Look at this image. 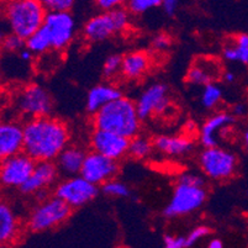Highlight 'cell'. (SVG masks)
<instances>
[{
  "label": "cell",
  "instance_id": "cell-16",
  "mask_svg": "<svg viewBox=\"0 0 248 248\" xmlns=\"http://www.w3.org/2000/svg\"><path fill=\"white\" fill-rule=\"evenodd\" d=\"M236 117L230 112H217L209 117L200 130V142L204 148L217 147L218 135L226 128L231 127Z\"/></svg>",
  "mask_w": 248,
  "mask_h": 248
},
{
  "label": "cell",
  "instance_id": "cell-35",
  "mask_svg": "<svg viewBox=\"0 0 248 248\" xmlns=\"http://www.w3.org/2000/svg\"><path fill=\"white\" fill-rule=\"evenodd\" d=\"M178 183H179V184H186V186L204 188L205 179L200 174H197V173L186 172L183 173V174L178 178Z\"/></svg>",
  "mask_w": 248,
  "mask_h": 248
},
{
  "label": "cell",
  "instance_id": "cell-12",
  "mask_svg": "<svg viewBox=\"0 0 248 248\" xmlns=\"http://www.w3.org/2000/svg\"><path fill=\"white\" fill-rule=\"evenodd\" d=\"M45 28L52 40V48L64 49L72 42L76 32V24L71 13H47Z\"/></svg>",
  "mask_w": 248,
  "mask_h": 248
},
{
  "label": "cell",
  "instance_id": "cell-5",
  "mask_svg": "<svg viewBox=\"0 0 248 248\" xmlns=\"http://www.w3.org/2000/svg\"><path fill=\"white\" fill-rule=\"evenodd\" d=\"M202 173L214 180L231 178L237 168V157L229 150L221 147L204 148L199 155Z\"/></svg>",
  "mask_w": 248,
  "mask_h": 248
},
{
  "label": "cell",
  "instance_id": "cell-8",
  "mask_svg": "<svg viewBox=\"0 0 248 248\" xmlns=\"http://www.w3.org/2000/svg\"><path fill=\"white\" fill-rule=\"evenodd\" d=\"M19 111L31 119L48 116L53 108L49 93L38 84H29L19 93L16 98Z\"/></svg>",
  "mask_w": 248,
  "mask_h": 248
},
{
  "label": "cell",
  "instance_id": "cell-1",
  "mask_svg": "<svg viewBox=\"0 0 248 248\" xmlns=\"http://www.w3.org/2000/svg\"><path fill=\"white\" fill-rule=\"evenodd\" d=\"M24 153L37 162H53L68 147L69 128L57 117L31 119L24 125Z\"/></svg>",
  "mask_w": 248,
  "mask_h": 248
},
{
  "label": "cell",
  "instance_id": "cell-29",
  "mask_svg": "<svg viewBox=\"0 0 248 248\" xmlns=\"http://www.w3.org/2000/svg\"><path fill=\"white\" fill-rule=\"evenodd\" d=\"M162 1H163V0H130V1L126 4V9H127L128 13H131V14L141 15L147 13V11H150L151 9L161 6Z\"/></svg>",
  "mask_w": 248,
  "mask_h": 248
},
{
  "label": "cell",
  "instance_id": "cell-9",
  "mask_svg": "<svg viewBox=\"0 0 248 248\" xmlns=\"http://www.w3.org/2000/svg\"><path fill=\"white\" fill-rule=\"evenodd\" d=\"M36 162L26 153L1 159L0 180L6 188H21L35 170Z\"/></svg>",
  "mask_w": 248,
  "mask_h": 248
},
{
  "label": "cell",
  "instance_id": "cell-45",
  "mask_svg": "<svg viewBox=\"0 0 248 248\" xmlns=\"http://www.w3.org/2000/svg\"><path fill=\"white\" fill-rule=\"evenodd\" d=\"M1 248H5V247H4V246H3V247H1Z\"/></svg>",
  "mask_w": 248,
  "mask_h": 248
},
{
  "label": "cell",
  "instance_id": "cell-4",
  "mask_svg": "<svg viewBox=\"0 0 248 248\" xmlns=\"http://www.w3.org/2000/svg\"><path fill=\"white\" fill-rule=\"evenodd\" d=\"M72 210L73 209L63 200L57 197H49L33 209L29 216L28 227L32 232H42L57 227L71 216Z\"/></svg>",
  "mask_w": 248,
  "mask_h": 248
},
{
  "label": "cell",
  "instance_id": "cell-6",
  "mask_svg": "<svg viewBox=\"0 0 248 248\" xmlns=\"http://www.w3.org/2000/svg\"><path fill=\"white\" fill-rule=\"evenodd\" d=\"M206 200V190L204 188L179 184L174 188L168 205L163 210L167 218L179 217L198 210Z\"/></svg>",
  "mask_w": 248,
  "mask_h": 248
},
{
  "label": "cell",
  "instance_id": "cell-23",
  "mask_svg": "<svg viewBox=\"0 0 248 248\" xmlns=\"http://www.w3.org/2000/svg\"><path fill=\"white\" fill-rule=\"evenodd\" d=\"M150 67V57L146 52H131L124 56L121 73L127 79H137Z\"/></svg>",
  "mask_w": 248,
  "mask_h": 248
},
{
  "label": "cell",
  "instance_id": "cell-37",
  "mask_svg": "<svg viewBox=\"0 0 248 248\" xmlns=\"http://www.w3.org/2000/svg\"><path fill=\"white\" fill-rule=\"evenodd\" d=\"M170 44H172L170 37L167 33H158L152 40V47L155 51H166L167 48H169Z\"/></svg>",
  "mask_w": 248,
  "mask_h": 248
},
{
  "label": "cell",
  "instance_id": "cell-30",
  "mask_svg": "<svg viewBox=\"0 0 248 248\" xmlns=\"http://www.w3.org/2000/svg\"><path fill=\"white\" fill-rule=\"evenodd\" d=\"M111 16L112 22H114L115 30L116 32H121V31L126 30L130 24V15H128V10L124 6H119V8L114 9L109 13Z\"/></svg>",
  "mask_w": 248,
  "mask_h": 248
},
{
  "label": "cell",
  "instance_id": "cell-15",
  "mask_svg": "<svg viewBox=\"0 0 248 248\" xmlns=\"http://www.w3.org/2000/svg\"><path fill=\"white\" fill-rule=\"evenodd\" d=\"M58 175V167L53 162H37L30 179L20 188V191L26 195L37 194L56 182Z\"/></svg>",
  "mask_w": 248,
  "mask_h": 248
},
{
  "label": "cell",
  "instance_id": "cell-19",
  "mask_svg": "<svg viewBox=\"0 0 248 248\" xmlns=\"http://www.w3.org/2000/svg\"><path fill=\"white\" fill-rule=\"evenodd\" d=\"M220 68L217 67L215 61L209 58H199L194 62L193 66L186 74V82L195 85L211 84L216 78H218Z\"/></svg>",
  "mask_w": 248,
  "mask_h": 248
},
{
  "label": "cell",
  "instance_id": "cell-44",
  "mask_svg": "<svg viewBox=\"0 0 248 248\" xmlns=\"http://www.w3.org/2000/svg\"><path fill=\"white\" fill-rule=\"evenodd\" d=\"M243 145H245V150L248 155V130H246L243 134Z\"/></svg>",
  "mask_w": 248,
  "mask_h": 248
},
{
  "label": "cell",
  "instance_id": "cell-25",
  "mask_svg": "<svg viewBox=\"0 0 248 248\" xmlns=\"http://www.w3.org/2000/svg\"><path fill=\"white\" fill-rule=\"evenodd\" d=\"M25 47L32 55H44L52 48V40L48 30L42 26L38 31H36L32 36L25 41Z\"/></svg>",
  "mask_w": 248,
  "mask_h": 248
},
{
  "label": "cell",
  "instance_id": "cell-14",
  "mask_svg": "<svg viewBox=\"0 0 248 248\" xmlns=\"http://www.w3.org/2000/svg\"><path fill=\"white\" fill-rule=\"evenodd\" d=\"M24 126L9 121L0 126V157L1 159L24 152Z\"/></svg>",
  "mask_w": 248,
  "mask_h": 248
},
{
  "label": "cell",
  "instance_id": "cell-27",
  "mask_svg": "<svg viewBox=\"0 0 248 248\" xmlns=\"http://www.w3.org/2000/svg\"><path fill=\"white\" fill-rule=\"evenodd\" d=\"M222 99V90L215 83L207 84L202 88L200 101L205 109H214Z\"/></svg>",
  "mask_w": 248,
  "mask_h": 248
},
{
  "label": "cell",
  "instance_id": "cell-18",
  "mask_svg": "<svg viewBox=\"0 0 248 248\" xmlns=\"http://www.w3.org/2000/svg\"><path fill=\"white\" fill-rule=\"evenodd\" d=\"M120 98H123L120 89L110 84H98L88 92L85 108L88 112L95 115L101 108Z\"/></svg>",
  "mask_w": 248,
  "mask_h": 248
},
{
  "label": "cell",
  "instance_id": "cell-17",
  "mask_svg": "<svg viewBox=\"0 0 248 248\" xmlns=\"http://www.w3.org/2000/svg\"><path fill=\"white\" fill-rule=\"evenodd\" d=\"M83 33H84L85 40L95 44V42L108 40L110 36L116 33V30H115L114 22H112L109 13H101V14L90 17L85 22Z\"/></svg>",
  "mask_w": 248,
  "mask_h": 248
},
{
  "label": "cell",
  "instance_id": "cell-13",
  "mask_svg": "<svg viewBox=\"0 0 248 248\" xmlns=\"http://www.w3.org/2000/svg\"><path fill=\"white\" fill-rule=\"evenodd\" d=\"M128 146H130V140L111 132L94 130L90 135L92 151L112 161L117 162L119 159L124 158L128 152Z\"/></svg>",
  "mask_w": 248,
  "mask_h": 248
},
{
  "label": "cell",
  "instance_id": "cell-7",
  "mask_svg": "<svg viewBox=\"0 0 248 248\" xmlns=\"http://www.w3.org/2000/svg\"><path fill=\"white\" fill-rule=\"evenodd\" d=\"M99 194V188L80 175L71 177L57 184L55 197L68 204L72 209L82 207L95 199Z\"/></svg>",
  "mask_w": 248,
  "mask_h": 248
},
{
  "label": "cell",
  "instance_id": "cell-2",
  "mask_svg": "<svg viewBox=\"0 0 248 248\" xmlns=\"http://www.w3.org/2000/svg\"><path fill=\"white\" fill-rule=\"evenodd\" d=\"M93 127L128 140L139 136L141 120L136 103L126 96L111 101L93 115Z\"/></svg>",
  "mask_w": 248,
  "mask_h": 248
},
{
  "label": "cell",
  "instance_id": "cell-36",
  "mask_svg": "<svg viewBox=\"0 0 248 248\" xmlns=\"http://www.w3.org/2000/svg\"><path fill=\"white\" fill-rule=\"evenodd\" d=\"M163 248H186V237L182 236H173V234H164Z\"/></svg>",
  "mask_w": 248,
  "mask_h": 248
},
{
  "label": "cell",
  "instance_id": "cell-38",
  "mask_svg": "<svg viewBox=\"0 0 248 248\" xmlns=\"http://www.w3.org/2000/svg\"><path fill=\"white\" fill-rule=\"evenodd\" d=\"M96 5L100 10H103V13H110L114 9L121 6V1L119 0H98Z\"/></svg>",
  "mask_w": 248,
  "mask_h": 248
},
{
  "label": "cell",
  "instance_id": "cell-24",
  "mask_svg": "<svg viewBox=\"0 0 248 248\" xmlns=\"http://www.w3.org/2000/svg\"><path fill=\"white\" fill-rule=\"evenodd\" d=\"M222 57L230 62L248 64V33H238L227 40L222 48Z\"/></svg>",
  "mask_w": 248,
  "mask_h": 248
},
{
  "label": "cell",
  "instance_id": "cell-22",
  "mask_svg": "<svg viewBox=\"0 0 248 248\" xmlns=\"http://www.w3.org/2000/svg\"><path fill=\"white\" fill-rule=\"evenodd\" d=\"M19 234V221L10 206L5 202L0 205V242L10 245Z\"/></svg>",
  "mask_w": 248,
  "mask_h": 248
},
{
  "label": "cell",
  "instance_id": "cell-28",
  "mask_svg": "<svg viewBox=\"0 0 248 248\" xmlns=\"http://www.w3.org/2000/svg\"><path fill=\"white\" fill-rule=\"evenodd\" d=\"M101 191L109 195V197L116 198H128L130 194H131V191H130V189H128V186H126L125 183L116 179H112L103 184L101 186Z\"/></svg>",
  "mask_w": 248,
  "mask_h": 248
},
{
  "label": "cell",
  "instance_id": "cell-39",
  "mask_svg": "<svg viewBox=\"0 0 248 248\" xmlns=\"http://www.w3.org/2000/svg\"><path fill=\"white\" fill-rule=\"evenodd\" d=\"M178 5H179V3H178L177 0H163L161 8L163 9L164 14L172 17L174 16L175 13H177Z\"/></svg>",
  "mask_w": 248,
  "mask_h": 248
},
{
  "label": "cell",
  "instance_id": "cell-34",
  "mask_svg": "<svg viewBox=\"0 0 248 248\" xmlns=\"http://www.w3.org/2000/svg\"><path fill=\"white\" fill-rule=\"evenodd\" d=\"M210 229L207 226H197L195 229L191 230L190 232L188 233V236L186 237V248L191 247L194 246L197 242H199L202 238L206 237L207 234L210 233Z\"/></svg>",
  "mask_w": 248,
  "mask_h": 248
},
{
  "label": "cell",
  "instance_id": "cell-33",
  "mask_svg": "<svg viewBox=\"0 0 248 248\" xmlns=\"http://www.w3.org/2000/svg\"><path fill=\"white\" fill-rule=\"evenodd\" d=\"M3 47L8 52H20L25 48V40H22L19 36L10 33L5 36L3 41Z\"/></svg>",
  "mask_w": 248,
  "mask_h": 248
},
{
  "label": "cell",
  "instance_id": "cell-43",
  "mask_svg": "<svg viewBox=\"0 0 248 248\" xmlns=\"http://www.w3.org/2000/svg\"><path fill=\"white\" fill-rule=\"evenodd\" d=\"M222 77H224V80L226 83H233L234 79H236V76L232 72H225Z\"/></svg>",
  "mask_w": 248,
  "mask_h": 248
},
{
  "label": "cell",
  "instance_id": "cell-11",
  "mask_svg": "<svg viewBox=\"0 0 248 248\" xmlns=\"http://www.w3.org/2000/svg\"><path fill=\"white\" fill-rule=\"evenodd\" d=\"M170 107V99L168 96V87L162 83L150 85L136 101L137 114L140 120L143 121L153 114H163Z\"/></svg>",
  "mask_w": 248,
  "mask_h": 248
},
{
  "label": "cell",
  "instance_id": "cell-41",
  "mask_svg": "<svg viewBox=\"0 0 248 248\" xmlns=\"http://www.w3.org/2000/svg\"><path fill=\"white\" fill-rule=\"evenodd\" d=\"M19 56L22 61H30L31 57H32V53L25 47L24 49H21V51L19 52Z\"/></svg>",
  "mask_w": 248,
  "mask_h": 248
},
{
  "label": "cell",
  "instance_id": "cell-3",
  "mask_svg": "<svg viewBox=\"0 0 248 248\" xmlns=\"http://www.w3.org/2000/svg\"><path fill=\"white\" fill-rule=\"evenodd\" d=\"M47 11L42 1L37 0H14L5 8V17L11 33L28 40L45 25Z\"/></svg>",
  "mask_w": 248,
  "mask_h": 248
},
{
  "label": "cell",
  "instance_id": "cell-31",
  "mask_svg": "<svg viewBox=\"0 0 248 248\" xmlns=\"http://www.w3.org/2000/svg\"><path fill=\"white\" fill-rule=\"evenodd\" d=\"M47 13H71L74 5L73 0H44Z\"/></svg>",
  "mask_w": 248,
  "mask_h": 248
},
{
  "label": "cell",
  "instance_id": "cell-10",
  "mask_svg": "<svg viewBox=\"0 0 248 248\" xmlns=\"http://www.w3.org/2000/svg\"><path fill=\"white\" fill-rule=\"evenodd\" d=\"M117 172L119 164L116 161H112L92 151L87 153L79 175L98 186L114 179Z\"/></svg>",
  "mask_w": 248,
  "mask_h": 248
},
{
  "label": "cell",
  "instance_id": "cell-40",
  "mask_svg": "<svg viewBox=\"0 0 248 248\" xmlns=\"http://www.w3.org/2000/svg\"><path fill=\"white\" fill-rule=\"evenodd\" d=\"M248 111V107L247 104L245 103H237L234 104L233 108H232V112L231 114L233 115L234 117H242L247 114Z\"/></svg>",
  "mask_w": 248,
  "mask_h": 248
},
{
  "label": "cell",
  "instance_id": "cell-26",
  "mask_svg": "<svg viewBox=\"0 0 248 248\" xmlns=\"http://www.w3.org/2000/svg\"><path fill=\"white\" fill-rule=\"evenodd\" d=\"M153 141L142 136H136L130 140L127 155L135 159H145L151 155L153 150Z\"/></svg>",
  "mask_w": 248,
  "mask_h": 248
},
{
  "label": "cell",
  "instance_id": "cell-21",
  "mask_svg": "<svg viewBox=\"0 0 248 248\" xmlns=\"http://www.w3.org/2000/svg\"><path fill=\"white\" fill-rule=\"evenodd\" d=\"M153 146L164 155L179 157L184 155L193 150V142L184 136H167L161 135L153 140Z\"/></svg>",
  "mask_w": 248,
  "mask_h": 248
},
{
  "label": "cell",
  "instance_id": "cell-20",
  "mask_svg": "<svg viewBox=\"0 0 248 248\" xmlns=\"http://www.w3.org/2000/svg\"><path fill=\"white\" fill-rule=\"evenodd\" d=\"M85 157H87V153L84 150H82L78 146H68L58 155V158L56 159V164L58 167V170H61L64 174H80Z\"/></svg>",
  "mask_w": 248,
  "mask_h": 248
},
{
  "label": "cell",
  "instance_id": "cell-42",
  "mask_svg": "<svg viewBox=\"0 0 248 248\" xmlns=\"http://www.w3.org/2000/svg\"><path fill=\"white\" fill-rule=\"evenodd\" d=\"M206 248H224V243H222V241L217 240V238H214V240L207 243Z\"/></svg>",
  "mask_w": 248,
  "mask_h": 248
},
{
  "label": "cell",
  "instance_id": "cell-32",
  "mask_svg": "<svg viewBox=\"0 0 248 248\" xmlns=\"http://www.w3.org/2000/svg\"><path fill=\"white\" fill-rule=\"evenodd\" d=\"M124 56L120 55H111L105 60L103 66L104 76L108 78H111L116 73L121 72V66H123Z\"/></svg>",
  "mask_w": 248,
  "mask_h": 248
}]
</instances>
